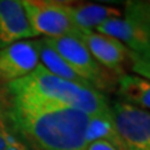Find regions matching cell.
<instances>
[{"label": "cell", "mask_w": 150, "mask_h": 150, "mask_svg": "<svg viewBox=\"0 0 150 150\" xmlns=\"http://www.w3.org/2000/svg\"><path fill=\"white\" fill-rule=\"evenodd\" d=\"M0 112L8 130L28 150H86L89 115L30 94L0 85Z\"/></svg>", "instance_id": "obj_1"}, {"label": "cell", "mask_w": 150, "mask_h": 150, "mask_svg": "<svg viewBox=\"0 0 150 150\" xmlns=\"http://www.w3.org/2000/svg\"><path fill=\"white\" fill-rule=\"evenodd\" d=\"M14 94H30L84 111L89 116L112 118L111 109L104 93L93 86L80 85L50 74L43 65L28 76L3 85Z\"/></svg>", "instance_id": "obj_2"}, {"label": "cell", "mask_w": 150, "mask_h": 150, "mask_svg": "<svg viewBox=\"0 0 150 150\" xmlns=\"http://www.w3.org/2000/svg\"><path fill=\"white\" fill-rule=\"evenodd\" d=\"M44 39L65 60V63L94 89L100 93L112 91L115 85H118V78L98 63L86 46L76 38L65 35Z\"/></svg>", "instance_id": "obj_3"}, {"label": "cell", "mask_w": 150, "mask_h": 150, "mask_svg": "<svg viewBox=\"0 0 150 150\" xmlns=\"http://www.w3.org/2000/svg\"><path fill=\"white\" fill-rule=\"evenodd\" d=\"M28 20L36 36H74L78 31L68 11L67 1L21 0Z\"/></svg>", "instance_id": "obj_4"}, {"label": "cell", "mask_w": 150, "mask_h": 150, "mask_svg": "<svg viewBox=\"0 0 150 150\" xmlns=\"http://www.w3.org/2000/svg\"><path fill=\"white\" fill-rule=\"evenodd\" d=\"M110 109L124 150H150V111L120 100Z\"/></svg>", "instance_id": "obj_5"}, {"label": "cell", "mask_w": 150, "mask_h": 150, "mask_svg": "<svg viewBox=\"0 0 150 150\" xmlns=\"http://www.w3.org/2000/svg\"><path fill=\"white\" fill-rule=\"evenodd\" d=\"M74 38L80 40L93 58L110 73L119 78L125 74L124 64L130 60L131 53L123 43L111 36L83 29H78Z\"/></svg>", "instance_id": "obj_6"}, {"label": "cell", "mask_w": 150, "mask_h": 150, "mask_svg": "<svg viewBox=\"0 0 150 150\" xmlns=\"http://www.w3.org/2000/svg\"><path fill=\"white\" fill-rule=\"evenodd\" d=\"M34 40H23L0 49V85L28 76L39 65Z\"/></svg>", "instance_id": "obj_7"}, {"label": "cell", "mask_w": 150, "mask_h": 150, "mask_svg": "<svg viewBox=\"0 0 150 150\" xmlns=\"http://www.w3.org/2000/svg\"><path fill=\"white\" fill-rule=\"evenodd\" d=\"M94 31L119 40L131 54L143 53L150 43V25L128 16L109 19Z\"/></svg>", "instance_id": "obj_8"}, {"label": "cell", "mask_w": 150, "mask_h": 150, "mask_svg": "<svg viewBox=\"0 0 150 150\" xmlns=\"http://www.w3.org/2000/svg\"><path fill=\"white\" fill-rule=\"evenodd\" d=\"M35 36L21 0H0V49Z\"/></svg>", "instance_id": "obj_9"}, {"label": "cell", "mask_w": 150, "mask_h": 150, "mask_svg": "<svg viewBox=\"0 0 150 150\" xmlns=\"http://www.w3.org/2000/svg\"><path fill=\"white\" fill-rule=\"evenodd\" d=\"M68 11L78 29L91 31L109 19L121 18V11L118 8L100 5V4L68 3Z\"/></svg>", "instance_id": "obj_10"}, {"label": "cell", "mask_w": 150, "mask_h": 150, "mask_svg": "<svg viewBox=\"0 0 150 150\" xmlns=\"http://www.w3.org/2000/svg\"><path fill=\"white\" fill-rule=\"evenodd\" d=\"M34 41H35V46L38 50V55H39V63H40V65H43L50 74L55 75V76H58L60 79H64V80L71 81V83L91 86L90 84L86 83L83 78L79 76V75L65 63V60L46 43L44 38L35 39Z\"/></svg>", "instance_id": "obj_11"}, {"label": "cell", "mask_w": 150, "mask_h": 150, "mask_svg": "<svg viewBox=\"0 0 150 150\" xmlns=\"http://www.w3.org/2000/svg\"><path fill=\"white\" fill-rule=\"evenodd\" d=\"M118 93L124 103L150 110V80L138 75L124 74L118 78Z\"/></svg>", "instance_id": "obj_12"}, {"label": "cell", "mask_w": 150, "mask_h": 150, "mask_svg": "<svg viewBox=\"0 0 150 150\" xmlns=\"http://www.w3.org/2000/svg\"><path fill=\"white\" fill-rule=\"evenodd\" d=\"M86 145L94 142H105L114 146L116 150H124L118 131L115 129L112 118L104 116H89L85 130Z\"/></svg>", "instance_id": "obj_13"}, {"label": "cell", "mask_w": 150, "mask_h": 150, "mask_svg": "<svg viewBox=\"0 0 150 150\" xmlns=\"http://www.w3.org/2000/svg\"><path fill=\"white\" fill-rule=\"evenodd\" d=\"M131 69L142 78L150 80V43L149 46L140 54H131Z\"/></svg>", "instance_id": "obj_14"}, {"label": "cell", "mask_w": 150, "mask_h": 150, "mask_svg": "<svg viewBox=\"0 0 150 150\" xmlns=\"http://www.w3.org/2000/svg\"><path fill=\"white\" fill-rule=\"evenodd\" d=\"M14 135L8 130L5 121H4L1 112H0V150H4L6 146V144L13 139Z\"/></svg>", "instance_id": "obj_15"}, {"label": "cell", "mask_w": 150, "mask_h": 150, "mask_svg": "<svg viewBox=\"0 0 150 150\" xmlns=\"http://www.w3.org/2000/svg\"><path fill=\"white\" fill-rule=\"evenodd\" d=\"M86 150H116V149L105 142H94L88 145Z\"/></svg>", "instance_id": "obj_16"}]
</instances>
